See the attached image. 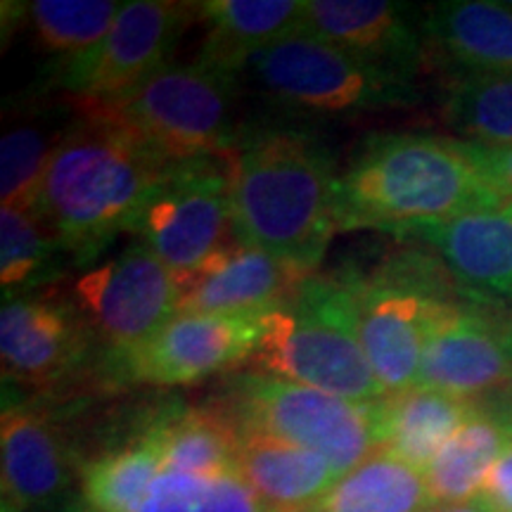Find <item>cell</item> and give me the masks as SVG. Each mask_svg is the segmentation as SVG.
Returning <instances> with one entry per match:
<instances>
[{"label": "cell", "instance_id": "6da1fadb", "mask_svg": "<svg viewBox=\"0 0 512 512\" xmlns=\"http://www.w3.org/2000/svg\"><path fill=\"white\" fill-rule=\"evenodd\" d=\"M337 169L328 143L309 128L249 124L233 152V228L306 275L337 233Z\"/></svg>", "mask_w": 512, "mask_h": 512}, {"label": "cell", "instance_id": "cb8c5ba5", "mask_svg": "<svg viewBox=\"0 0 512 512\" xmlns=\"http://www.w3.org/2000/svg\"><path fill=\"white\" fill-rule=\"evenodd\" d=\"M477 401L413 387L373 403L377 448L394 453L415 470L427 472L441 448L475 411Z\"/></svg>", "mask_w": 512, "mask_h": 512}, {"label": "cell", "instance_id": "f546056e", "mask_svg": "<svg viewBox=\"0 0 512 512\" xmlns=\"http://www.w3.org/2000/svg\"><path fill=\"white\" fill-rule=\"evenodd\" d=\"M124 3L114 0H34L24 5L38 46L57 60H72L98 46Z\"/></svg>", "mask_w": 512, "mask_h": 512}, {"label": "cell", "instance_id": "d590c367", "mask_svg": "<svg viewBox=\"0 0 512 512\" xmlns=\"http://www.w3.org/2000/svg\"><path fill=\"white\" fill-rule=\"evenodd\" d=\"M72 512H74V510H72Z\"/></svg>", "mask_w": 512, "mask_h": 512}, {"label": "cell", "instance_id": "3957f363", "mask_svg": "<svg viewBox=\"0 0 512 512\" xmlns=\"http://www.w3.org/2000/svg\"><path fill=\"white\" fill-rule=\"evenodd\" d=\"M72 110L76 119L50 157L38 211L67 261L88 266L119 233H131L169 162L117 121L76 105Z\"/></svg>", "mask_w": 512, "mask_h": 512}, {"label": "cell", "instance_id": "44dd1931", "mask_svg": "<svg viewBox=\"0 0 512 512\" xmlns=\"http://www.w3.org/2000/svg\"><path fill=\"white\" fill-rule=\"evenodd\" d=\"M306 0H204L197 15L204 19L200 60L219 72L240 76L249 60L280 38L302 29Z\"/></svg>", "mask_w": 512, "mask_h": 512}, {"label": "cell", "instance_id": "ba28073f", "mask_svg": "<svg viewBox=\"0 0 512 512\" xmlns=\"http://www.w3.org/2000/svg\"><path fill=\"white\" fill-rule=\"evenodd\" d=\"M219 406L240 432H264L323 456L347 475L377 451L373 403H354L266 373H238Z\"/></svg>", "mask_w": 512, "mask_h": 512}, {"label": "cell", "instance_id": "4316f807", "mask_svg": "<svg viewBox=\"0 0 512 512\" xmlns=\"http://www.w3.org/2000/svg\"><path fill=\"white\" fill-rule=\"evenodd\" d=\"M441 117L463 143L512 147V76H446Z\"/></svg>", "mask_w": 512, "mask_h": 512}, {"label": "cell", "instance_id": "277c9868", "mask_svg": "<svg viewBox=\"0 0 512 512\" xmlns=\"http://www.w3.org/2000/svg\"><path fill=\"white\" fill-rule=\"evenodd\" d=\"M249 361L261 368L256 373L354 403H375L387 396L363 351L347 273H313L287 302L266 311Z\"/></svg>", "mask_w": 512, "mask_h": 512}, {"label": "cell", "instance_id": "e0dca14e", "mask_svg": "<svg viewBox=\"0 0 512 512\" xmlns=\"http://www.w3.org/2000/svg\"><path fill=\"white\" fill-rule=\"evenodd\" d=\"M302 31L392 72L413 76L427 62L420 24L387 0H306Z\"/></svg>", "mask_w": 512, "mask_h": 512}, {"label": "cell", "instance_id": "4fadbf2b", "mask_svg": "<svg viewBox=\"0 0 512 512\" xmlns=\"http://www.w3.org/2000/svg\"><path fill=\"white\" fill-rule=\"evenodd\" d=\"M512 316L479 299H456L434 320L418 387L484 401L512 387Z\"/></svg>", "mask_w": 512, "mask_h": 512}, {"label": "cell", "instance_id": "484cf974", "mask_svg": "<svg viewBox=\"0 0 512 512\" xmlns=\"http://www.w3.org/2000/svg\"><path fill=\"white\" fill-rule=\"evenodd\" d=\"M162 472L157 446L140 432L124 446L81 465L74 512H138Z\"/></svg>", "mask_w": 512, "mask_h": 512}, {"label": "cell", "instance_id": "f1b7e54d", "mask_svg": "<svg viewBox=\"0 0 512 512\" xmlns=\"http://www.w3.org/2000/svg\"><path fill=\"white\" fill-rule=\"evenodd\" d=\"M53 117L29 112L8 124L0 140V200L3 207L38 209L43 178L57 143L67 131Z\"/></svg>", "mask_w": 512, "mask_h": 512}, {"label": "cell", "instance_id": "d6a6232c", "mask_svg": "<svg viewBox=\"0 0 512 512\" xmlns=\"http://www.w3.org/2000/svg\"><path fill=\"white\" fill-rule=\"evenodd\" d=\"M475 498L491 512H512V448L494 465Z\"/></svg>", "mask_w": 512, "mask_h": 512}, {"label": "cell", "instance_id": "9a60e30c", "mask_svg": "<svg viewBox=\"0 0 512 512\" xmlns=\"http://www.w3.org/2000/svg\"><path fill=\"white\" fill-rule=\"evenodd\" d=\"M93 335L74 304L22 294L3 302L0 358L3 380L55 387L91 354Z\"/></svg>", "mask_w": 512, "mask_h": 512}, {"label": "cell", "instance_id": "ffe728a7", "mask_svg": "<svg viewBox=\"0 0 512 512\" xmlns=\"http://www.w3.org/2000/svg\"><path fill=\"white\" fill-rule=\"evenodd\" d=\"M238 475L268 512H316L342 477L318 453L264 432H242Z\"/></svg>", "mask_w": 512, "mask_h": 512}, {"label": "cell", "instance_id": "1f68e13d", "mask_svg": "<svg viewBox=\"0 0 512 512\" xmlns=\"http://www.w3.org/2000/svg\"><path fill=\"white\" fill-rule=\"evenodd\" d=\"M475 164L482 169V174L489 178L503 202L512 207V147H484L465 143Z\"/></svg>", "mask_w": 512, "mask_h": 512}, {"label": "cell", "instance_id": "8fae6325", "mask_svg": "<svg viewBox=\"0 0 512 512\" xmlns=\"http://www.w3.org/2000/svg\"><path fill=\"white\" fill-rule=\"evenodd\" d=\"M178 299L176 273L140 240L105 264L88 268L74 285V306L105 351L102 361L155 337L178 316Z\"/></svg>", "mask_w": 512, "mask_h": 512}, {"label": "cell", "instance_id": "4dcf8cb0", "mask_svg": "<svg viewBox=\"0 0 512 512\" xmlns=\"http://www.w3.org/2000/svg\"><path fill=\"white\" fill-rule=\"evenodd\" d=\"M138 512H268L240 475L162 472Z\"/></svg>", "mask_w": 512, "mask_h": 512}, {"label": "cell", "instance_id": "7402d4cb", "mask_svg": "<svg viewBox=\"0 0 512 512\" xmlns=\"http://www.w3.org/2000/svg\"><path fill=\"white\" fill-rule=\"evenodd\" d=\"M510 448L512 401L508 392L477 401L470 418L427 467L425 479L434 505L475 498L489 472Z\"/></svg>", "mask_w": 512, "mask_h": 512}, {"label": "cell", "instance_id": "8992f818", "mask_svg": "<svg viewBox=\"0 0 512 512\" xmlns=\"http://www.w3.org/2000/svg\"><path fill=\"white\" fill-rule=\"evenodd\" d=\"M354 287L358 335L370 368L387 394L418 387L420 363L434 320L463 294L439 256L394 254L373 273L347 271Z\"/></svg>", "mask_w": 512, "mask_h": 512}, {"label": "cell", "instance_id": "e575fe53", "mask_svg": "<svg viewBox=\"0 0 512 512\" xmlns=\"http://www.w3.org/2000/svg\"><path fill=\"white\" fill-rule=\"evenodd\" d=\"M510 354H512V347H510ZM508 396H510V401H512V387L508 389Z\"/></svg>", "mask_w": 512, "mask_h": 512}, {"label": "cell", "instance_id": "83f0119b", "mask_svg": "<svg viewBox=\"0 0 512 512\" xmlns=\"http://www.w3.org/2000/svg\"><path fill=\"white\" fill-rule=\"evenodd\" d=\"M60 242L38 209L0 207V283L5 299L22 297L60 273Z\"/></svg>", "mask_w": 512, "mask_h": 512}, {"label": "cell", "instance_id": "d4e9b609", "mask_svg": "<svg viewBox=\"0 0 512 512\" xmlns=\"http://www.w3.org/2000/svg\"><path fill=\"white\" fill-rule=\"evenodd\" d=\"M432 508L425 472L377 448L339 477L316 512H430Z\"/></svg>", "mask_w": 512, "mask_h": 512}, {"label": "cell", "instance_id": "7a4b0ae2", "mask_svg": "<svg viewBox=\"0 0 512 512\" xmlns=\"http://www.w3.org/2000/svg\"><path fill=\"white\" fill-rule=\"evenodd\" d=\"M508 204L463 140L425 133H373L337 176L339 230L408 235L475 211Z\"/></svg>", "mask_w": 512, "mask_h": 512}, {"label": "cell", "instance_id": "ac0fdd59", "mask_svg": "<svg viewBox=\"0 0 512 512\" xmlns=\"http://www.w3.org/2000/svg\"><path fill=\"white\" fill-rule=\"evenodd\" d=\"M403 238L430 245L467 297L512 304V207L432 223Z\"/></svg>", "mask_w": 512, "mask_h": 512}, {"label": "cell", "instance_id": "836d02e7", "mask_svg": "<svg viewBox=\"0 0 512 512\" xmlns=\"http://www.w3.org/2000/svg\"><path fill=\"white\" fill-rule=\"evenodd\" d=\"M430 512H491L484 503H479L477 498L463 503H448V505H434Z\"/></svg>", "mask_w": 512, "mask_h": 512}, {"label": "cell", "instance_id": "2e32d148", "mask_svg": "<svg viewBox=\"0 0 512 512\" xmlns=\"http://www.w3.org/2000/svg\"><path fill=\"white\" fill-rule=\"evenodd\" d=\"M311 275L235 238L178 278V313H261L287 302Z\"/></svg>", "mask_w": 512, "mask_h": 512}, {"label": "cell", "instance_id": "d6986e66", "mask_svg": "<svg viewBox=\"0 0 512 512\" xmlns=\"http://www.w3.org/2000/svg\"><path fill=\"white\" fill-rule=\"evenodd\" d=\"M420 29L446 76H512V5L448 0L425 12Z\"/></svg>", "mask_w": 512, "mask_h": 512}, {"label": "cell", "instance_id": "7c38bea8", "mask_svg": "<svg viewBox=\"0 0 512 512\" xmlns=\"http://www.w3.org/2000/svg\"><path fill=\"white\" fill-rule=\"evenodd\" d=\"M261 316L178 313L145 344L102 361V370L114 384L188 387L249 361L261 335Z\"/></svg>", "mask_w": 512, "mask_h": 512}, {"label": "cell", "instance_id": "30bf717a", "mask_svg": "<svg viewBox=\"0 0 512 512\" xmlns=\"http://www.w3.org/2000/svg\"><path fill=\"white\" fill-rule=\"evenodd\" d=\"M195 15V3H124L112 29L98 46L72 60H53L46 86L76 102H98L124 95L147 76L171 64V55Z\"/></svg>", "mask_w": 512, "mask_h": 512}, {"label": "cell", "instance_id": "603a6c76", "mask_svg": "<svg viewBox=\"0 0 512 512\" xmlns=\"http://www.w3.org/2000/svg\"><path fill=\"white\" fill-rule=\"evenodd\" d=\"M157 446L164 472L197 477L238 475L242 432L233 418L216 406H162L143 427Z\"/></svg>", "mask_w": 512, "mask_h": 512}, {"label": "cell", "instance_id": "5bb4252c", "mask_svg": "<svg viewBox=\"0 0 512 512\" xmlns=\"http://www.w3.org/2000/svg\"><path fill=\"white\" fill-rule=\"evenodd\" d=\"M74 448L48 408L3 399L0 415V512H41L79 475Z\"/></svg>", "mask_w": 512, "mask_h": 512}, {"label": "cell", "instance_id": "9c48e42d", "mask_svg": "<svg viewBox=\"0 0 512 512\" xmlns=\"http://www.w3.org/2000/svg\"><path fill=\"white\" fill-rule=\"evenodd\" d=\"M233 155L166 166L145 197L131 233L183 278L235 240Z\"/></svg>", "mask_w": 512, "mask_h": 512}, {"label": "cell", "instance_id": "5b68a950", "mask_svg": "<svg viewBox=\"0 0 512 512\" xmlns=\"http://www.w3.org/2000/svg\"><path fill=\"white\" fill-rule=\"evenodd\" d=\"M238 79L192 60L166 64L117 98L67 102L117 121L169 164L230 157L242 128L233 119Z\"/></svg>", "mask_w": 512, "mask_h": 512}, {"label": "cell", "instance_id": "52a82bcc", "mask_svg": "<svg viewBox=\"0 0 512 512\" xmlns=\"http://www.w3.org/2000/svg\"><path fill=\"white\" fill-rule=\"evenodd\" d=\"M247 72L266 98L292 112L342 117L408 107L418 98L413 76L361 60L302 29L254 55Z\"/></svg>", "mask_w": 512, "mask_h": 512}]
</instances>
